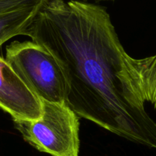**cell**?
I'll use <instances>...</instances> for the list:
<instances>
[{"label": "cell", "mask_w": 156, "mask_h": 156, "mask_svg": "<svg viewBox=\"0 0 156 156\" xmlns=\"http://www.w3.org/2000/svg\"><path fill=\"white\" fill-rule=\"evenodd\" d=\"M103 1H107V0H103ZM109 1H113V0H109Z\"/></svg>", "instance_id": "8992f818"}, {"label": "cell", "mask_w": 156, "mask_h": 156, "mask_svg": "<svg viewBox=\"0 0 156 156\" xmlns=\"http://www.w3.org/2000/svg\"><path fill=\"white\" fill-rule=\"evenodd\" d=\"M42 115L36 120H13L24 140L51 156H79L80 117L65 102L41 100Z\"/></svg>", "instance_id": "7a4b0ae2"}, {"label": "cell", "mask_w": 156, "mask_h": 156, "mask_svg": "<svg viewBox=\"0 0 156 156\" xmlns=\"http://www.w3.org/2000/svg\"><path fill=\"white\" fill-rule=\"evenodd\" d=\"M48 0H0V46L27 30Z\"/></svg>", "instance_id": "5b68a950"}, {"label": "cell", "mask_w": 156, "mask_h": 156, "mask_svg": "<svg viewBox=\"0 0 156 156\" xmlns=\"http://www.w3.org/2000/svg\"><path fill=\"white\" fill-rule=\"evenodd\" d=\"M0 109L12 120H36L42 115V103L0 56Z\"/></svg>", "instance_id": "277c9868"}, {"label": "cell", "mask_w": 156, "mask_h": 156, "mask_svg": "<svg viewBox=\"0 0 156 156\" xmlns=\"http://www.w3.org/2000/svg\"><path fill=\"white\" fill-rule=\"evenodd\" d=\"M5 60L40 100L66 103L67 79L47 48L33 41H13L6 47Z\"/></svg>", "instance_id": "3957f363"}, {"label": "cell", "mask_w": 156, "mask_h": 156, "mask_svg": "<svg viewBox=\"0 0 156 156\" xmlns=\"http://www.w3.org/2000/svg\"><path fill=\"white\" fill-rule=\"evenodd\" d=\"M26 36L59 63L68 85L66 103L78 116L156 148V122L145 106L156 110V55H129L104 7L48 0Z\"/></svg>", "instance_id": "6da1fadb"}]
</instances>
